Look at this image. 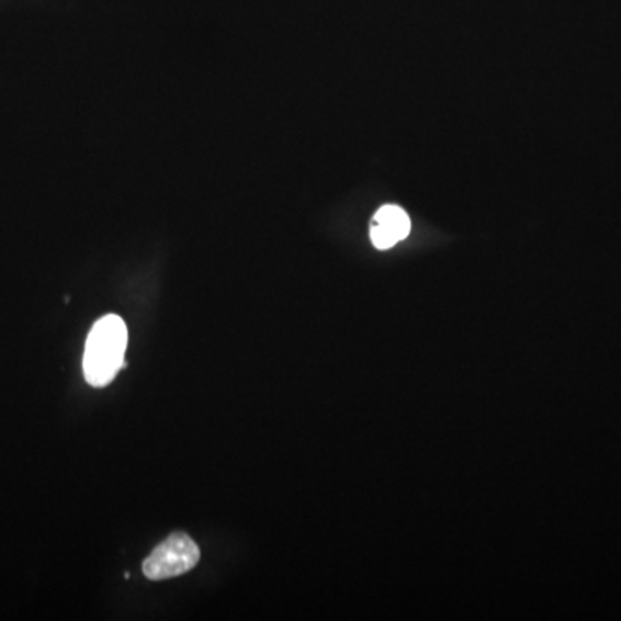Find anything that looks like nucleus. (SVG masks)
<instances>
[{
    "label": "nucleus",
    "mask_w": 621,
    "mask_h": 621,
    "mask_svg": "<svg viewBox=\"0 0 621 621\" xmlns=\"http://www.w3.org/2000/svg\"><path fill=\"white\" fill-rule=\"evenodd\" d=\"M128 330L120 316L108 315L90 330L83 354V375L92 387H105L126 366Z\"/></svg>",
    "instance_id": "obj_1"
},
{
    "label": "nucleus",
    "mask_w": 621,
    "mask_h": 621,
    "mask_svg": "<svg viewBox=\"0 0 621 621\" xmlns=\"http://www.w3.org/2000/svg\"><path fill=\"white\" fill-rule=\"evenodd\" d=\"M201 560L199 545L183 532L171 533L144 561V575L149 580H168L190 572Z\"/></svg>",
    "instance_id": "obj_2"
},
{
    "label": "nucleus",
    "mask_w": 621,
    "mask_h": 621,
    "mask_svg": "<svg viewBox=\"0 0 621 621\" xmlns=\"http://www.w3.org/2000/svg\"><path fill=\"white\" fill-rule=\"evenodd\" d=\"M409 230H411V222L408 214L397 206H384L376 211L370 235L373 246L385 250L408 237Z\"/></svg>",
    "instance_id": "obj_3"
}]
</instances>
